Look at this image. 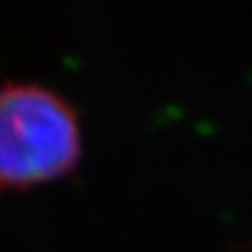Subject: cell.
<instances>
[{
	"label": "cell",
	"mask_w": 252,
	"mask_h": 252,
	"mask_svg": "<svg viewBox=\"0 0 252 252\" xmlns=\"http://www.w3.org/2000/svg\"><path fill=\"white\" fill-rule=\"evenodd\" d=\"M82 128L72 103L34 82L0 86V189L23 191L72 175Z\"/></svg>",
	"instance_id": "obj_1"
}]
</instances>
